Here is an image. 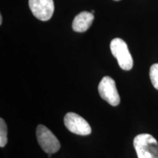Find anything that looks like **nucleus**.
Returning a JSON list of instances; mask_svg holds the SVG:
<instances>
[{"label":"nucleus","mask_w":158,"mask_h":158,"mask_svg":"<svg viewBox=\"0 0 158 158\" xmlns=\"http://www.w3.org/2000/svg\"><path fill=\"white\" fill-rule=\"evenodd\" d=\"M133 145L138 158H158V143L150 134H139L134 138Z\"/></svg>","instance_id":"obj_1"},{"label":"nucleus","mask_w":158,"mask_h":158,"mask_svg":"<svg viewBox=\"0 0 158 158\" xmlns=\"http://www.w3.org/2000/svg\"><path fill=\"white\" fill-rule=\"evenodd\" d=\"M110 48L113 56L117 59L118 64L122 70H130L133 67V59L130 54L127 45L123 40L115 38L112 40Z\"/></svg>","instance_id":"obj_2"},{"label":"nucleus","mask_w":158,"mask_h":158,"mask_svg":"<svg viewBox=\"0 0 158 158\" xmlns=\"http://www.w3.org/2000/svg\"><path fill=\"white\" fill-rule=\"evenodd\" d=\"M36 135L40 146L47 154H54L60 149V143L57 138L45 126L42 124L38 125Z\"/></svg>","instance_id":"obj_3"},{"label":"nucleus","mask_w":158,"mask_h":158,"mask_svg":"<svg viewBox=\"0 0 158 158\" xmlns=\"http://www.w3.org/2000/svg\"><path fill=\"white\" fill-rule=\"evenodd\" d=\"M98 92L101 98L112 106L120 103V97L116 86L115 81L109 76H105L98 86Z\"/></svg>","instance_id":"obj_4"},{"label":"nucleus","mask_w":158,"mask_h":158,"mask_svg":"<svg viewBox=\"0 0 158 158\" xmlns=\"http://www.w3.org/2000/svg\"><path fill=\"white\" fill-rule=\"evenodd\" d=\"M64 122L68 130L76 135H88L92 133L89 124L77 114L69 112L64 116Z\"/></svg>","instance_id":"obj_5"},{"label":"nucleus","mask_w":158,"mask_h":158,"mask_svg":"<svg viewBox=\"0 0 158 158\" xmlns=\"http://www.w3.org/2000/svg\"><path fill=\"white\" fill-rule=\"evenodd\" d=\"M29 6L32 14L40 21H48L54 14L53 0H29Z\"/></svg>","instance_id":"obj_6"},{"label":"nucleus","mask_w":158,"mask_h":158,"mask_svg":"<svg viewBox=\"0 0 158 158\" xmlns=\"http://www.w3.org/2000/svg\"><path fill=\"white\" fill-rule=\"evenodd\" d=\"M94 14L87 11H83L75 17L73 21V29L76 32L87 31L94 20Z\"/></svg>","instance_id":"obj_7"},{"label":"nucleus","mask_w":158,"mask_h":158,"mask_svg":"<svg viewBox=\"0 0 158 158\" xmlns=\"http://www.w3.org/2000/svg\"><path fill=\"white\" fill-rule=\"evenodd\" d=\"M7 143V127L5 120L0 118V147H5Z\"/></svg>","instance_id":"obj_8"},{"label":"nucleus","mask_w":158,"mask_h":158,"mask_svg":"<svg viewBox=\"0 0 158 158\" xmlns=\"http://www.w3.org/2000/svg\"><path fill=\"white\" fill-rule=\"evenodd\" d=\"M149 76L152 84L156 89L158 90V64H154L150 68Z\"/></svg>","instance_id":"obj_9"},{"label":"nucleus","mask_w":158,"mask_h":158,"mask_svg":"<svg viewBox=\"0 0 158 158\" xmlns=\"http://www.w3.org/2000/svg\"><path fill=\"white\" fill-rule=\"evenodd\" d=\"M2 16L0 15V24H2Z\"/></svg>","instance_id":"obj_10"},{"label":"nucleus","mask_w":158,"mask_h":158,"mask_svg":"<svg viewBox=\"0 0 158 158\" xmlns=\"http://www.w3.org/2000/svg\"><path fill=\"white\" fill-rule=\"evenodd\" d=\"M51 156H52V154H48V157L50 158L51 157Z\"/></svg>","instance_id":"obj_11"},{"label":"nucleus","mask_w":158,"mask_h":158,"mask_svg":"<svg viewBox=\"0 0 158 158\" xmlns=\"http://www.w3.org/2000/svg\"><path fill=\"white\" fill-rule=\"evenodd\" d=\"M91 13H92V14H94V10H92V12H91Z\"/></svg>","instance_id":"obj_12"},{"label":"nucleus","mask_w":158,"mask_h":158,"mask_svg":"<svg viewBox=\"0 0 158 158\" xmlns=\"http://www.w3.org/2000/svg\"><path fill=\"white\" fill-rule=\"evenodd\" d=\"M114 1H120V0H114Z\"/></svg>","instance_id":"obj_13"}]
</instances>
